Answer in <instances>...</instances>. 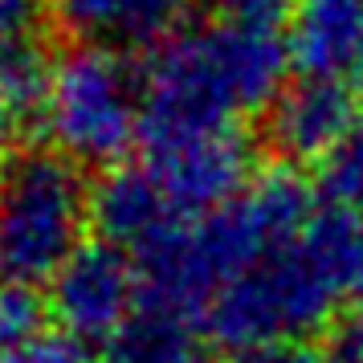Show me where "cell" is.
<instances>
[{
    "mask_svg": "<svg viewBox=\"0 0 363 363\" xmlns=\"http://www.w3.org/2000/svg\"><path fill=\"white\" fill-rule=\"evenodd\" d=\"M53 17L82 45L106 50H143L176 37L192 0H50Z\"/></svg>",
    "mask_w": 363,
    "mask_h": 363,
    "instance_id": "obj_11",
    "label": "cell"
},
{
    "mask_svg": "<svg viewBox=\"0 0 363 363\" xmlns=\"http://www.w3.org/2000/svg\"><path fill=\"white\" fill-rule=\"evenodd\" d=\"M139 306V265L127 249L111 241H82L57 278L50 281V311L57 327L78 339H111Z\"/></svg>",
    "mask_w": 363,
    "mask_h": 363,
    "instance_id": "obj_7",
    "label": "cell"
},
{
    "mask_svg": "<svg viewBox=\"0 0 363 363\" xmlns=\"http://www.w3.org/2000/svg\"><path fill=\"white\" fill-rule=\"evenodd\" d=\"M318 192L335 208L363 213V127H355L330 155L318 160Z\"/></svg>",
    "mask_w": 363,
    "mask_h": 363,
    "instance_id": "obj_14",
    "label": "cell"
},
{
    "mask_svg": "<svg viewBox=\"0 0 363 363\" xmlns=\"http://www.w3.org/2000/svg\"><path fill=\"white\" fill-rule=\"evenodd\" d=\"M355 127H363L355 90L311 74L281 86V94L269 102L265 115L269 147L286 160H314V164L330 155Z\"/></svg>",
    "mask_w": 363,
    "mask_h": 363,
    "instance_id": "obj_8",
    "label": "cell"
},
{
    "mask_svg": "<svg viewBox=\"0 0 363 363\" xmlns=\"http://www.w3.org/2000/svg\"><path fill=\"white\" fill-rule=\"evenodd\" d=\"M237 363H318V355H314V351H306L302 343H274V347L245 351Z\"/></svg>",
    "mask_w": 363,
    "mask_h": 363,
    "instance_id": "obj_19",
    "label": "cell"
},
{
    "mask_svg": "<svg viewBox=\"0 0 363 363\" xmlns=\"http://www.w3.org/2000/svg\"><path fill=\"white\" fill-rule=\"evenodd\" d=\"M0 363H90V347L66 327H45L21 343L4 347Z\"/></svg>",
    "mask_w": 363,
    "mask_h": 363,
    "instance_id": "obj_16",
    "label": "cell"
},
{
    "mask_svg": "<svg viewBox=\"0 0 363 363\" xmlns=\"http://www.w3.org/2000/svg\"><path fill=\"white\" fill-rule=\"evenodd\" d=\"M339 363H363V355H351V351H343V355H339Z\"/></svg>",
    "mask_w": 363,
    "mask_h": 363,
    "instance_id": "obj_22",
    "label": "cell"
},
{
    "mask_svg": "<svg viewBox=\"0 0 363 363\" xmlns=\"http://www.w3.org/2000/svg\"><path fill=\"white\" fill-rule=\"evenodd\" d=\"M90 220L102 233V241L127 249V253H139L164 229L180 225L147 164L106 167L102 180L90 188Z\"/></svg>",
    "mask_w": 363,
    "mask_h": 363,
    "instance_id": "obj_10",
    "label": "cell"
},
{
    "mask_svg": "<svg viewBox=\"0 0 363 363\" xmlns=\"http://www.w3.org/2000/svg\"><path fill=\"white\" fill-rule=\"evenodd\" d=\"M50 82H53V62L45 57V50L33 33L0 45V90L17 106L21 118L37 115L45 106Z\"/></svg>",
    "mask_w": 363,
    "mask_h": 363,
    "instance_id": "obj_13",
    "label": "cell"
},
{
    "mask_svg": "<svg viewBox=\"0 0 363 363\" xmlns=\"http://www.w3.org/2000/svg\"><path fill=\"white\" fill-rule=\"evenodd\" d=\"M298 0H208V17L233 21V25H269L290 29Z\"/></svg>",
    "mask_w": 363,
    "mask_h": 363,
    "instance_id": "obj_17",
    "label": "cell"
},
{
    "mask_svg": "<svg viewBox=\"0 0 363 363\" xmlns=\"http://www.w3.org/2000/svg\"><path fill=\"white\" fill-rule=\"evenodd\" d=\"M50 327V306L37 294V286L0 281V351Z\"/></svg>",
    "mask_w": 363,
    "mask_h": 363,
    "instance_id": "obj_15",
    "label": "cell"
},
{
    "mask_svg": "<svg viewBox=\"0 0 363 363\" xmlns=\"http://www.w3.org/2000/svg\"><path fill=\"white\" fill-rule=\"evenodd\" d=\"M311 216V188L298 176L290 172L262 176L249 184L245 196L225 204L220 213L180 220L139 253H131L139 265V298L204 323L208 302L262 253L294 237Z\"/></svg>",
    "mask_w": 363,
    "mask_h": 363,
    "instance_id": "obj_3",
    "label": "cell"
},
{
    "mask_svg": "<svg viewBox=\"0 0 363 363\" xmlns=\"http://www.w3.org/2000/svg\"><path fill=\"white\" fill-rule=\"evenodd\" d=\"M290 53L311 78L363 86V0H298Z\"/></svg>",
    "mask_w": 363,
    "mask_h": 363,
    "instance_id": "obj_9",
    "label": "cell"
},
{
    "mask_svg": "<svg viewBox=\"0 0 363 363\" xmlns=\"http://www.w3.org/2000/svg\"><path fill=\"white\" fill-rule=\"evenodd\" d=\"M37 0H0V45L33 33Z\"/></svg>",
    "mask_w": 363,
    "mask_h": 363,
    "instance_id": "obj_18",
    "label": "cell"
},
{
    "mask_svg": "<svg viewBox=\"0 0 363 363\" xmlns=\"http://www.w3.org/2000/svg\"><path fill=\"white\" fill-rule=\"evenodd\" d=\"M200 323L139 298L131 318L106 339V363H196Z\"/></svg>",
    "mask_w": 363,
    "mask_h": 363,
    "instance_id": "obj_12",
    "label": "cell"
},
{
    "mask_svg": "<svg viewBox=\"0 0 363 363\" xmlns=\"http://www.w3.org/2000/svg\"><path fill=\"white\" fill-rule=\"evenodd\" d=\"M21 127V115H17V106L4 99V90H0V155L9 151V143H13V135H17Z\"/></svg>",
    "mask_w": 363,
    "mask_h": 363,
    "instance_id": "obj_20",
    "label": "cell"
},
{
    "mask_svg": "<svg viewBox=\"0 0 363 363\" xmlns=\"http://www.w3.org/2000/svg\"><path fill=\"white\" fill-rule=\"evenodd\" d=\"M290 29L208 17L167 37L143 69V143L233 131L281 94Z\"/></svg>",
    "mask_w": 363,
    "mask_h": 363,
    "instance_id": "obj_2",
    "label": "cell"
},
{
    "mask_svg": "<svg viewBox=\"0 0 363 363\" xmlns=\"http://www.w3.org/2000/svg\"><path fill=\"white\" fill-rule=\"evenodd\" d=\"M143 164L151 167L176 220H200V216L220 213L225 204L245 196L253 184L249 180L253 155H249L245 139L237 135V127L147 143Z\"/></svg>",
    "mask_w": 363,
    "mask_h": 363,
    "instance_id": "obj_6",
    "label": "cell"
},
{
    "mask_svg": "<svg viewBox=\"0 0 363 363\" xmlns=\"http://www.w3.org/2000/svg\"><path fill=\"white\" fill-rule=\"evenodd\" d=\"M90 188L62 151H25L0 176V281L41 286L78 253Z\"/></svg>",
    "mask_w": 363,
    "mask_h": 363,
    "instance_id": "obj_4",
    "label": "cell"
},
{
    "mask_svg": "<svg viewBox=\"0 0 363 363\" xmlns=\"http://www.w3.org/2000/svg\"><path fill=\"white\" fill-rule=\"evenodd\" d=\"M343 351H351V355H363V298H359V306H355V314H351V327H347Z\"/></svg>",
    "mask_w": 363,
    "mask_h": 363,
    "instance_id": "obj_21",
    "label": "cell"
},
{
    "mask_svg": "<svg viewBox=\"0 0 363 363\" xmlns=\"http://www.w3.org/2000/svg\"><path fill=\"white\" fill-rule=\"evenodd\" d=\"M41 118L66 160L115 167L143 135V78L118 50L78 45L53 62Z\"/></svg>",
    "mask_w": 363,
    "mask_h": 363,
    "instance_id": "obj_5",
    "label": "cell"
},
{
    "mask_svg": "<svg viewBox=\"0 0 363 363\" xmlns=\"http://www.w3.org/2000/svg\"><path fill=\"white\" fill-rule=\"evenodd\" d=\"M355 294H363V213L327 204L237 274L208 302L200 327L245 355L314 335Z\"/></svg>",
    "mask_w": 363,
    "mask_h": 363,
    "instance_id": "obj_1",
    "label": "cell"
}]
</instances>
